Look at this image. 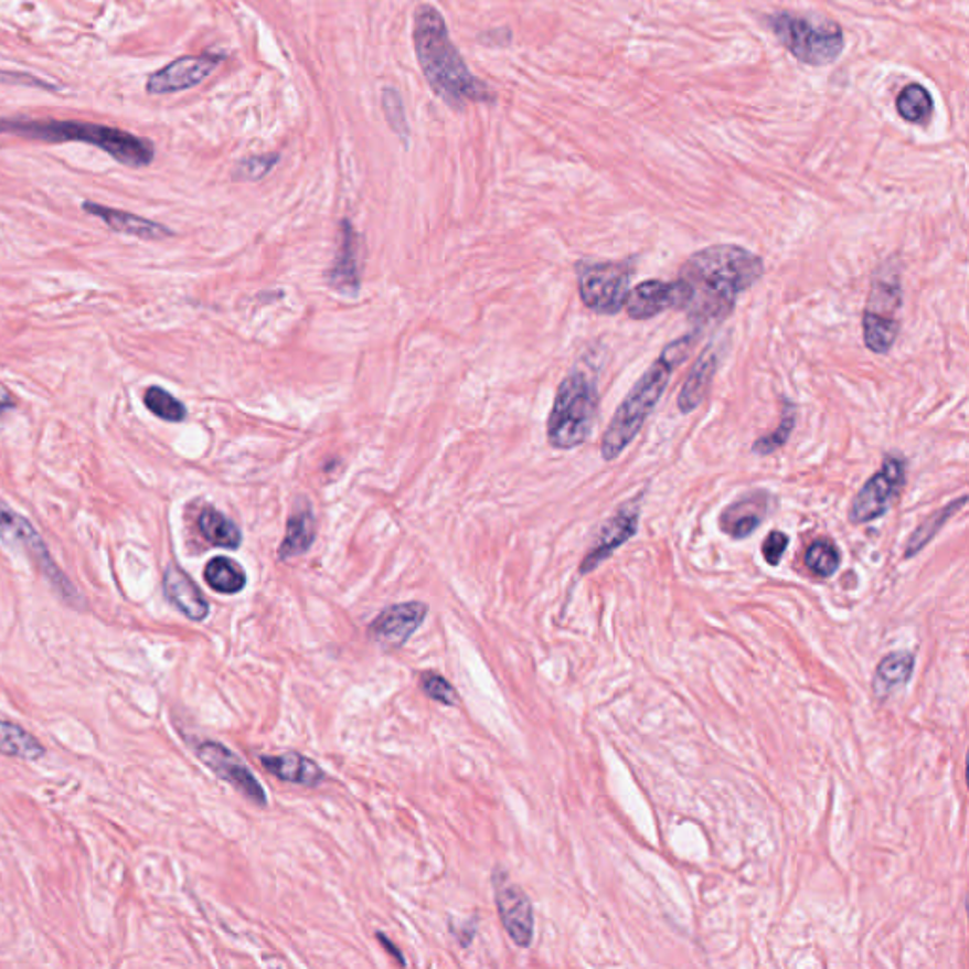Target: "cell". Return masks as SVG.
<instances>
[{"label": "cell", "instance_id": "1", "mask_svg": "<svg viewBox=\"0 0 969 969\" xmlns=\"http://www.w3.org/2000/svg\"><path fill=\"white\" fill-rule=\"evenodd\" d=\"M764 259L737 245H714L691 254L680 267V307L695 326L727 319L738 296L764 277Z\"/></svg>", "mask_w": 969, "mask_h": 969}, {"label": "cell", "instance_id": "2", "mask_svg": "<svg viewBox=\"0 0 969 969\" xmlns=\"http://www.w3.org/2000/svg\"><path fill=\"white\" fill-rule=\"evenodd\" d=\"M415 52L418 65L430 84L432 92L449 107L462 108L468 103H489L494 99L483 82L473 78L462 55L452 44L447 25L438 10L423 4L415 12Z\"/></svg>", "mask_w": 969, "mask_h": 969}, {"label": "cell", "instance_id": "3", "mask_svg": "<svg viewBox=\"0 0 969 969\" xmlns=\"http://www.w3.org/2000/svg\"><path fill=\"white\" fill-rule=\"evenodd\" d=\"M693 343L695 336L690 333L664 347L661 356L646 370L637 385L625 396L600 441V455L606 462L616 460L631 445L632 439L637 438L638 432L642 430L646 420L663 396L672 372L688 359Z\"/></svg>", "mask_w": 969, "mask_h": 969}, {"label": "cell", "instance_id": "4", "mask_svg": "<svg viewBox=\"0 0 969 969\" xmlns=\"http://www.w3.org/2000/svg\"><path fill=\"white\" fill-rule=\"evenodd\" d=\"M0 134L18 135L23 139L42 142H84L100 148L121 166L148 167L153 161V145L137 135L100 126L92 121L33 120V118H0Z\"/></svg>", "mask_w": 969, "mask_h": 969}, {"label": "cell", "instance_id": "5", "mask_svg": "<svg viewBox=\"0 0 969 969\" xmlns=\"http://www.w3.org/2000/svg\"><path fill=\"white\" fill-rule=\"evenodd\" d=\"M598 415L597 386L584 372L561 383L547 418V441L555 449H574L592 436Z\"/></svg>", "mask_w": 969, "mask_h": 969}, {"label": "cell", "instance_id": "6", "mask_svg": "<svg viewBox=\"0 0 969 969\" xmlns=\"http://www.w3.org/2000/svg\"><path fill=\"white\" fill-rule=\"evenodd\" d=\"M767 23L784 47L805 65L822 67L843 54L844 34L837 23L817 25L807 18L786 12L769 15Z\"/></svg>", "mask_w": 969, "mask_h": 969}, {"label": "cell", "instance_id": "7", "mask_svg": "<svg viewBox=\"0 0 969 969\" xmlns=\"http://www.w3.org/2000/svg\"><path fill=\"white\" fill-rule=\"evenodd\" d=\"M0 540L4 544L12 545V547H18L21 552L28 553L34 566L47 579V584L54 587V592L67 605L73 606V608H81L84 605V598H82L81 593L74 587L73 582L65 576V572L61 571L60 566H57L39 531L31 525L29 519L14 512L2 499H0Z\"/></svg>", "mask_w": 969, "mask_h": 969}, {"label": "cell", "instance_id": "8", "mask_svg": "<svg viewBox=\"0 0 969 969\" xmlns=\"http://www.w3.org/2000/svg\"><path fill=\"white\" fill-rule=\"evenodd\" d=\"M579 298L597 315H618L631 290L635 266L629 262H579Z\"/></svg>", "mask_w": 969, "mask_h": 969}, {"label": "cell", "instance_id": "9", "mask_svg": "<svg viewBox=\"0 0 969 969\" xmlns=\"http://www.w3.org/2000/svg\"><path fill=\"white\" fill-rule=\"evenodd\" d=\"M905 476H907V465L902 457L890 455L884 458L881 470L875 471L852 499L849 510L850 523L865 525L886 515L905 487L907 479Z\"/></svg>", "mask_w": 969, "mask_h": 969}, {"label": "cell", "instance_id": "10", "mask_svg": "<svg viewBox=\"0 0 969 969\" xmlns=\"http://www.w3.org/2000/svg\"><path fill=\"white\" fill-rule=\"evenodd\" d=\"M195 754L200 757L201 764H205L224 782L232 784L233 788L243 794L248 801H253L258 807H266V791L258 782V778L254 777L253 770L248 769L243 764V759L235 756L224 744L203 741L198 744Z\"/></svg>", "mask_w": 969, "mask_h": 969}, {"label": "cell", "instance_id": "11", "mask_svg": "<svg viewBox=\"0 0 969 969\" xmlns=\"http://www.w3.org/2000/svg\"><path fill=\"white\" fill-rule=\"evenodd\" d=\"M494 884V897L499 907L500 920L504 929L519 947H529L534 937V913L532 903L518 884L510 883V879L497 871L492 876Z\"/></svg>", "mask_w": 969, "mask_h": 969}, {"label": "cell", "instance_id": "12", "mask_svg": "<svg viewBox=\"0 0 969 969\" xmlns=\"http://www.w3.org/2000/svg\"><path fill=\"white\" fill-rule=\"evenodd\" d=\"M638 519H640V499H632L619 505L618 512L614 513L598 532L597 542L582 561L579 572L589 574L603 565L606 558H610L621 545L627 544L637 534Z\"/></svg>", "mask_w": 969, "mask_h": 969}, {"label": "cell", "instance_id": "13", "mask_svg": "<svg viewBox=\"0 0 969 969\" xmlns=\"http://www.w3.org/2000/svg\"><path fill=\"white\" fill-rule=\"evenodd\" d=\"M222 57L213 54L184 55L150 74L147 92L150 95H167L184 92L190 87L200 86L214 68L219 67Z\"/></svg>", "mask_w": 969, "mask_h": 969}, {"label": "cell", "instance_id": "14", "mask_svg": "<svg viewBox=\"0 0 969 969\" xmlns=\"http://www.w3.org/2000/svg\"><path fill=\"white\" fill-rule=\"evenodd\" d=\"M428 606L423 603H404L394 605L381 611L375 621L370 625L368 635L377 645L385 648H398L404 646L413 632L425 621Z\"/></svg>", "mask_w": 969, "mask_h": 969}, {"label": "cell", "instance_id": "15", "mask_svg": "<svg viewBox=\"0 0 969 969\" xmlns=\"http://www.w3.org/2000/svg\"><path fill=\"white\" fill-rule=\"evenodd\" d=\"M770 502L773 497L767 491H752L744 494L720 513L717 519L720 529L733 540L748 539L769 515Z\"/></svg>", "mask_w": 969, "mask_h": 969}, {"label": "cell", "instance_id": "16", "mask_svg": "<svg viewBox=\"0 0 969 969\" xmlns=\"http://www.w3.org/2000/svg\"><path fill=\"white\" fill-rule=\"evenodd\" d=\"M328 285L336 292L354 298L360 292L359 235L351 222L339 224V248L333 266L326 273Z\"/></svg>", "mask_w": 969, "mask_h": 969}, {"label": "cell", "instance_id": "17", "mask_svg": "<svg viewBox=\"0 0 969 969\" xmlns=\"http://www.w3.org/2000/svg\"><path fill=\"white\" fill-rule=\"evenodd\" d=\"M680 307V292L677 280H645L629 290L625 299V309L632 320H650L667 309Z\"/></svg>", "mask_w": 969, "mask_h": 969}, {"label": "cell", "instance_id": "18", "mask_svg": "<svg viewBox=\"0 0 969 969\" xmlns=\"http://www.w3.org/2000/svg\"><path fill=\"white\" fill-rule=\"evenodd\" d=\"M82 209L87 214L103 220L113 232L124 233V235H129V237H137L140 241H163L174 237L173 230H169V227L158 224L153 220L139 216V214L118 211V209L99 205V203H94V201H84Z\"/></svg>", "mask_w": 969, "mask_h": 969}, {"label": "cell", "instance_id": "19", "mask_svg": "<svg viewBox=\"0 0 969 969\" xmlns=\"http://www.w3.org/2000/svg\"><path fill=\"white\" fill-rule=\"evenodd\" d=\"M163 592L171 605L184 614L192 621H205L211 614L209 600L203 597L200 587L195 585L187 572L177 565H169L163 574Z\"/></svg>", "mask_w": 969, "mask_h": 969}, {"label": "cell", "instance_id": "20", "mask_svg": "<svg viewBox=\"0 0 969 969\" xmlns=\"http://www.w3.org/2000/svg\"><path fill=\"white\" fill-rule=\"evenodd\" d=\"M259 764L264 769L269 770V775L280 778L283 782L299 784L306 788H315L324 782V770L298 752H285L280 756H262Z\"/></svg>", "mask_w": 969, "mask_h": 969}, {"label": "cell", "instance_id": "21", "mask_svg": "<svg viewBox=\"0 0 969 969\" xmlns=\"http://www.w3.org/2000/svg\"><path fill=\"white\" fill-rule=\"evenodd\" d=\"M717 356L712 347H706L699 354L698 362L691 368L690 375L685 379L682 391L678 394V409L690 415L699 405L703 404L706 394L711 391L712 381L716 375Z\"/></svg>", "mask_w": 969, "mask_h": 969}, {"label": "cell", "instance_id": "22", "mask_svg": "<svg viewBox=\"0 0 969 969\" xmlns=\"http://www.w3.org/2000/svg\"><path fill=\"white\" fill-rule=\"evenodd\" d=\"M902 306V283H899V269L897 266L884 264L876 269L875 279L871 285L870 299L865 311L883 319H896V312Z\"/></svg>", "mask_w": 969, "mask_h": 969}, {"label": "cell", "instance_id": "23", "mask_svg": "<svg viewBox=\"0 0 969 969\" xmlns=\"http://www.w3.org/2000/svg\"><path fill=\"white\" fill-rule=\"evenodd\" d=\"M315 536H317V523H315L311 505L307 502H299L294 508L292 515L286 525V536L279 547L280 561L299 557V555L309 552Z\"/></svg>", "mask_w": 969, "mask_h": 969}, {"label": "cell", "instance_id": "24", "mask_svg": "<svg viewBox=\"0 0 969 969\" xmlns=\"http://www.w3.org/2000/svg\"><path fill=\"white\" fill-rule=\"evenodd\" d=\"M0 756L23 762H39L46 756V746L33 733L8 720H0Z\"/></svg>", "mask_w": 969, "mask_h": 969}, {"label": "cell", "instance_id": "25", "mask_svg": "<svg viewBox=\"0 0 969 969\" xmlns=\"http://www.w3.org/2000/svg\"><path fill=\"white\" fill-rule=\"evenodd\" d=\"M198 529L201 536L214 545V547H224V550H237L241 545L239 526L233 523L232 519H227L224 513L214 510L211 505L203 508L198 518Z\"/></svg>", "mask_w": 969, "mask_h": 969}, {"label": "cell", "instance_id": "26", "mask_svg": "<svg viewBox=\"0 0 969 969\" xmlns=\"http://www.w3.org/2000/svg\"><path fill=\"white\" fill-rule=\"evenodd\" d=\"M913 667H915V658L909 651H896V653L886 656L876 667V693L884 698L892 691H896L897 688L907 684L911 674H913Z\"/></svg>", "mask_w": 969, "mask_h": 969}, {"label": "cell", "instance_id": "27", "mask_svg": "<svg viewBox=\"0 0 969 969\" xmlns=\"http://www.w3.org/2000/svg\"><path fill=\"white\" fill-rule=\"evenodd\" d=\"M966 500H968V497L963 494L960 499H956L955 502H950V504L945 505L941 510H937V512L931 513L926 521H923V523L918 525V529L911 534L909 542L905 545L903 557L913 558L915 555L923 552L924 547H926L931 540L936 539L943 526L947 525V521L962 510L963 505H966Z\"/></svg>", "mask_w": 969, "mask_h": 969}, {"label": "cell", "instance_id": "28", "mask_svg": "<svg viewBox=\"0 0 969 969\" xmlns=\"http://www.w3.org/2000/svg\"><path fill=\"white\" fill-rule=\"evenodd\" d=\"M205 582L213 592L222 595H235L243 592L246 585V574L239 563L232 558L214 557L205 566Z\"/></svg>", "mask_w": 969, "mask_h": 969}, {"label": "cell", "instance_id": "29", "mask_svg": "<svg viewBox=\"0 0 969 969\" xmlns=\"http://www.w3.org/2000/svg\"><path fill=\"white\" fill-rule=\"evenodd\" d=\"M863 343L875 354H888L899 336L897 319H883L870 312L862 317Z\"/></svg>", "mask_w": 969, "mask_h": 969}, {"label": "cell", "instance_id": "30", "mask_svg": "<svg viewBox=\"0 0 969 969\" xmlns=\"http://www.w3.org/2000/svg\"><path fill=\"white\" fill-rule=\"evenodd\" d=\"M896 108L903 120L924 124L934 113V99L926 87L920 84H909L903 87L902 94L897 95Z\"/></svg>", "mask_w": 969, "mask_h": 969}, {"label": "cell", "instance_id": "31", "mask_svg": "<svg viewBox=\"0 0 969 969\" xmlns=\"http://www.w3.org/2000/svg\"><path fill=\"white\" fill-rule=\"evenodd\" d=\"M145 405L148 412L167 423H182L188 415L187 405L161 386H148L145 392Z\"/></svg>", "mask_w": 969, "mask_h": 969}, {"label": "cell", "instance_id": "32", "mask_svg": "<svg viewBox=\"0 0 969 969\" xmlns=\"http://www.w3.org/2000/svg\"><path fill=\"white\" fill-rule=\"evenodd\" d=\"M805 565L817 576L830 578L841 566V552L831 540H817L805 553Z\"/></svg>", "mask_w": 969, "mask_h": 969}, {"label": "cell", "instance_id": "33", "mask_svg": "<svg viewBox=\"0 0 969 969\" xmlns=\"http://www.w3.org/2000/svg\"><path fill=\"white\" fill-rule=\"evenodd\" d=\"M796 405L791 404L790 400H786V402H784L782 420H780V425L777 426V430L770 432L769 436L756 439L754 445H752L754 452L762 455V457H767V455H773V452L778 451L780 447L788 444L791 432L796 428Z\"/></svg>", "mask_w": 969, "mask_h": 969}, {"label": "cell", "instance_id": "34", "mask_svg": "<svg viewBox=\"0 0 969 969\" xmlns=\"http://www.w3.org/2000/svg\"><path fill=\"white\" fill-rule=\"evenodd\" d=\"M420 688L428 698L445 704V706H457L458 704L457 690L436 672H425L420 678Z\"/></svg>", "mask_w": 969, "mask_h": 969}, {"label": "cell", "instance_id": "35", "mask_svg": "<svg viewBox=\"0 0 969 969\" xmlns=\"http://www.w3.org/2000/svg\"><path fill=\"white\" fill-rule=\"evenodd\" d=\"M383 110H385L386 120L391 124L392 129L400 137H407L409 127H407V120H405L404 103H402V97H400L398 92L394 87H386L385 92H383Z\"/></svg>", "mask_w": 969, "mask_h": 969}, {"label": "cell", "instance_id": "36", "mask_svg": "<svg viewBox=\"0 0 969 969\" xmlns=\"http://www.w3.org/2000/svg\"><path fill=\"white\" fill-rule=\"evenodd\" d=\"M279 156L277 153H267V156H253L241 161L235 171V179L239 180H259L264 179L267 173H271L273 167L277 166Z\"/></svg>", "mask_w": 969, "mask_h": 969}, {"label": "cell", "instance_id": "37", "mask_svg": "<svg viewBox=\"0 0 969 969\" xmlns=\"http://www.w3.org/2000/svg\"><path fill=\"white\" fill-rule=\"evenodd\" d=\"M788 544H790V539H788L784 532H770L769 536L765 539L764 545H762V553H764V558L767 561V565H780L784 553L788 550Z\"/></svg>", "mask_w": 969, "mask_h": 969}, {"label": "cell", "instance_id": "38", "mask_svg": "<svg viewBox=\"0 0 969 969\" xmlns=\"http://www.w3.org/2000/svg\"><path fill=\"white\" fill-rule=\"evenodd\" d=\"M14 398H12L4 388H0V417H2L4 413L10 412V409H14Z\"/></svg>", "mask_w": 969, "mask_h": 969}, {"label": "cell", "instance_id": "39", "mask_svg": "<svg viewBox=\"0 0 969 969\" xmlns=\"http://www.w3.org/2000/svg\"><path fill=\"white\" fill-rule=\"evenodd\" d=\"M379 939H381V943H383V945H385V949L391 950L392 956H394V958H398V962L402 963V966H404L405 960H404V956H402V952H400V950L396 949V947H394V945H392V943L388 941V939H386V937L379 936Z\"/></svg>", "mask_w": 969, "mask_h": 969}]
</instances>
